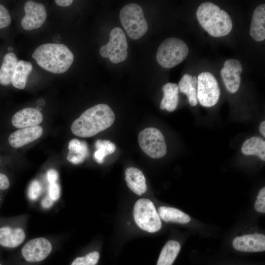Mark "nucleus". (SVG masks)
Here are the masks:
<instances>
[{
  "instance_id": "obj_20",
  "label": "nucleus",
  "mask_w": 265,
  "mask_h": 265,
  "mask_svg": "<svg viewBox=\"0 0 265 265\" xmlns=\"http://www.w3.org/2000/svg\"><path fill=\"white\" fill-rule=\"evenodd\" d=\"M197 77L185 74L180 80L178 87L181 93L185 94L191 106L197 105Z\"/></svg>"
},
{
  "instance_id": "obj_11",
  "label": "nucleus",
  "mask_w": 265,
  "mask_h": 265,
  "mask_svg": "<svg viewBox=\"0 0 265 265\" xmlns=\"http://www.w3.org/2000/svg\"><path fill=\"white\" fill-rule=\"evenodd\" d=\"M25 16L21 20L22 26L26 30L39 28L45 22L47 12L45 6L31 0L27 1L24 6Z\"/></svg>"
},
{
  "instance_id": "obj_7",
  "label": "nucleus",
  "mask_w": 265,
  "mask_h": 265,
  "mask_svg": "<svg viewBox=\"0 0 265 265\" xmlns=\"http://www.w3.org/2000/svg\"><path fill=\"white\" fill-rule=\"evenodd\" d=\"M138 140L140 148L149 157L159 159L165 155L167 148L165 139L158 129H144L139 132Z\"/></svg>"
},
{
  "instance_id": "obj_25",
  "label": "nucleus",
  "mask_w": 265,
  "mask_h": 265,
  "mask_svg": "<svg viewBox=\"0 0 265 265\" xmlns=\"http://www.w3.org/2000/svg\"><path fill=\"white\" fill-rule=\"evenodd\" d=\"M181 249L180 244L171 240L163 246L159 257L157 265H172Z\"/></svg>"
},
{
  "instance_id": "obj_38",
  "label": "nucleus",
  "mask_w": 265,
  "mask_h": 265,
  "mask_svg": "<svg viewBox=\"0 0 265 265\" xmlns=\"http://www.w3.org/2000/svg\"><path fill=\"white\" fill-rule=\"evenodd\" d=\"M0 265H1V264L0 263Z\"/></svg>"
},
{
  "instance_id": "obj_33",
  "label": "nucleus",
  "mask_w": 265,
  "mask_h": 265,
  "mask_svg": "<svg viewBox=\"0 0 265 265\" xmlns=\"http://www.w3.org/2000/svg\"><path fill=\"white\" fill-rule=\"evenodd\" d=\"M9 178L5 174L0 172V190H7L10 186Z\"/></svg>"
},
{
  "instance_id": "obj_14",
  "label": "nucleus",
  "mask_w": 265,
  "mask_h": 265,
  "mask_svg": "<svg viewBox=\"0 0 265 265\" xmlns=\"http://www.w3.org/2000/svg\"><path fill=\"white\" fill-rule=\"evenodd\" d=\"M43 132L42 127L39 125L22 128L10 134L8 142L12 147L20 148L38 139Z\"/></svg>"
},
{
  "instance_id": "obj_34",
  "label": "nucleus",
  "mask_w": 265,
  "mask_h": 265,
  "mask_svg": "<svg viewBox=\"0 0 265 265\" xmlns=\"http://www.w3.org/2000/svg\"><path fill=\"white\" fill-rule=\"evenodd\" d=\"M47 177L50 184L56 183L58 179V173L54 169H50L47 172Z\"/></svg>"
},
{
  "instance_id": "obj_22",
  "label": "nucleus",
  "mask_w": 265,
  "mask_h": 265,
  "mask_svg": "<svg viewBox=\"0 0 265 265\" xmlns=\"http://www.w3.org/2000/svg\"><path fill=\"white\" fill-rule=\"evenodd\" d=\"M32 69L30 62L22 60L18 61L11 80L12 85L18 89H24Z\"/></svg>"
},
{
  "instance_id": "obj_1",
  "label": "nucleus",
  "mask_w": 265,
  "mask_h": 265,
  "mask_svg": "<svg viewBox=\"0 0 265 265\" xmlns=\"http://www.w3.org/2000/svg\"><path fill=\"white\" fill-rule=\"evenodd\" d=\"M115 116L106 104L96 105L84 111L72 123V133L82 137L93 136L107 129L114 123Z\"/></svg>"
},
{
  "instance_id": "obj_17",
  "label": "nucleus",
  "mask_w": 265,
  "mask_h": 265,
  "mask_svg": "<svg viewBox=\"0 0 265 265\" xmlns=\"http://www.w3.org/2000/svg\"><path fill=\"white\" fill-rule=\"evenodd\" d=\"M251 37L256 41L265 39V4L258 6L254 10L250 28Z\"/></svg>"
},
{
  "instance_id": "obj_5",
  "label": "nucleus",
  "mask_w": 265,
  "mask_h": 265,
  "mask_svg": "<svg viewBox=\"0 0 265 265\" xmlns=\"http://www.w3.org/2000/svg\"><path fill=\"white\" fill-rule=\"evenodd\" d=\"M188 48L184 41L171 37L163 41L159 47L156 54L158 63L162 67H174L184 61L188 53Z\"/></svg>"
},
{
  "instance_id": "obj_35",
  "label": "nucleus",
  "mask_w": 265,
  "mask_h": 265,
  "mask_svg": "<svg viewBox=\"0 0 265 265\" xmlns=\"http://www.w3.org/2000/svg\"><path fill=\"white\" fill-rule=\"evenodd\" d=\"M53 202V201L50 198V197L48 196L42 200L41 205L44 208H49L52 206Z\"/></svg>"
},
{
  "instance_id": "obj_24",
  "label": "nucleus",
  "mask_w": 265,
  "mask_h": 265,
  "mask_svg": "<svg viewBox=\"0 0 265 265\" xmlns=\"http://www.w3.org/2000/svg\"><path fill=\"white\" fill-rule=\"evenodd\" d=\"M17 62V58L14 53L9 52L5 55L0 69V84L7 85L11 83Z\"/></svg>"
},
{
  "instance_id": "obj_29",
  "label": "nucleus",
  "mask_w": 265,
  "mask_h": 265,
  "mask_svg": "<svg viewBox=\"0 0 265 265\" xmlns=\"http://www.w3.org/2000/svg\"><path fill=\"white\" fill-rule=\"evenodd\" d=\"M42 192V186L40 183L36 180L33 181L29 185L28 195L31 200H36Z\"/></svg>"
},
{
  "instance_id": "obj_36",
  "label": "nucleus",
  "mask_w": 265,
  "mask_h": 265,
  "mask_svg": "<svg viewBox=\"0 0 265 265\" xmlns=\"http://www.w3.org/2000/svg\"><path fill=\"white\" fill-rule=\"evenodd\" d=\"M55 3L59 6H68L72 4V0H55Z\"/></svg>"
},
{
  "instance_id": "obj_9",
  "label": "nucleus",
  "mask_w": 265,
  "mask_h": 265,
  "mask_svg": "<svg viewBox=\"0 0 265 265\" xmlns=\"http://www.w3.org/2000/svg\"><path fill=\"white\" fill-rule=\"evenodd\" d=\"M220 90L214 76L210 72L200 74L197 77V97L205 107L214 106L218 101Z\"/></svg>"
},
{
  "instance_id": "obj_3",
  "label": "nucleus",
  "mask_w": 265,
  "mask_h": 265,
  "mask_svg": "<svg viewBox=\"0 0 265 265\" xmlns=\"http://www.w3.org/2000/svg\"><path fill=\"white\" fill-rule=\"evenodd\" d=\"M196 16L200 26L212 36H226L232 29V21L229 14L212 2L201 4L197 8Z\"/></svg>"
},
{
  "instance_id": "obj_32",
  "label": "nucleus",
  "mask_w": 265,
  "mask_h": 265,
  "mask_svg": "<svg viewBox=\"0 0 265 265\" xmlns=\"http://www.w3.org/2000/svg\"><path fill=\"white\" fill-rule=\"evenodd\" d=\"M60 195V188L59 185L56 182L50 184L49 188V196L53 201L58 199Z\"/></svg>"
},
{
  "instance_id": "obj_37",
  "label": "nucleus",
  "mask_w": 265,
  "mask_h": 265,
  "mask_svg": "<svg viewBox=\"0 0 265 265\" xmlns=\"http://www.w3.org/2000/svg\"><path fill=\"white\" fill-rule=\"evenodd\" d=\"M259 130L261 133L264 137H265V121H263L260 124L259 126Z\"/></svg>"
},
{
  "instance_id": "obj_30",
  "label": "nucleus",
  "mask_w": 265,
  "mask_h": 265,
  "mask_svg": "<svg viewBox=\"0 0 265 265\" xmlns=\"http://www.w3.org/2000/svg\"><path fill=\"white\" fill-rule=\"evenodd\" d=\"M254 207L255 210L259 212H265V187H264L259 191L257 199L255 201Z\"/></svg>"
},
{
  "instance_id": "obj_27",
  "label": "nucleus",
  "mask_w": 265,
  "mask_h": 265,
  "mask_svg": "<svg viewBox=\"0 0 265 265\" xmlns=\"http://www.w3.org/2000/svg\"><path fill=\"white\" fill-rule=\"evenodd\" d=\"M97 149L94 153L95 159L99 163H102L104 158L108 155L112 154L116 149L115 144L109 140L98 139L95 143Z\"/></svg>"
},
{
  "instance_id": "obj_4",
  "label": "nucleus",
  "mask_w": 265,
  "mask_h": 265,
  "mask_svg": "<svg viewBox=\"0 0 265 265\" xmlns=\"http://www.w3.org/2000/svg\"><path fill=\"white\" fill-rule=\"evenodd\" d=\"M119 18L128 35L132 39H138L147 31L148 26L140 6L131 3L120 10Z\"/></svg>"
},
{
  "instance_id": "obj_15",
  "label": "nucleus",
  "mask_w": 265,
  "mask_h": 265,
  "mask_svg": "<svg viewBox=\"0 0 265 265\" xmlns=\"http://www.w3.org/2000/svg\"><path fill=\"white\" fill-rule=\"evenodd\" d=\"M43 121V115L37 109L27 107L15 113L12 118V124L17 128L38 126Z\"/></svg>"
},
{
  "instance_id": "obj_10",
  "label": "nucleus",
  "mask_w": 265,
  "mask_h": 265,
  "mask_svg": "<svg viewBox=\"0 0 265 265\" xmlns=\"http://www.w3.org/2000/svg\"><path fill=\"white\" fill-rule=\"evenodd\" d=\"M53 249L51 242L44 238H37L28 241L22 248V254L29 262H38L45 259Z\"/></svg>"
},
{
  "instance_id": "obj_18",
  "label": "nucleus",
  "mask_w": 265,
  "mask_h": 265,
  "mask_svg": "<svg viewBox=\"0 0 265 265\" xmlns=\"http://www.w3.org/2000/svg\"><path fill=\"white\" fill-rule=\"evenodd\" d=\"M125 180L129 188L138 195H141L147 190L145 176L139 169L130 167L125 171Z\"/></svg>"
},
{
  "instance_id": "obj_19",
  "label": "nucleus",
  "mask_w": 265,
  "mask_h": 265,
  "mask_svg": "<svg viewBox=\"0 0 265 265\" xmlns=\"http://www.w3.org/2000/svg\"><path fill=\"white\" fill-rule=\"evenodd\" d=\"M163 97L162 99L160 108L161 110L166 109L169 112L174 111L179 102L178 85L176 83L168 82L162 87Z\"/></svg>"
},
{
  "instance_id": "obj_26",
  "label": "nucleus",
  "mask_w": 265,
  "mask_h": 265,
  "mask_svg": "<svg viewBox=\"0 0 265 265\" xmlns=\"http://www.w3.org/2000/svg\"><path fill=\"white\" fill-rule=\"evenodd\" d=\"M160 218L165 222H174L180 223L189 222L191 218L187 214L174 208L160 207L158 210Z\"/></svg>"
},
{
  "instance_id": "obj_21",
  "label": "nucleus",
  "mask_w": 265,
  "mask_h": 265,
  "mask_svg": "<svg viewBox=\"0 0 265 265\" xmlns=\"http://www.w3.org/2000/svg\"><path fill=\"white\" fill-rule=\"evenodd\" d=\"M67 160L75 164L82 163L89 155L88 148L85 141L72 139L68 145Z\"/></svg>"
},
{
  "instance_id": "obj_13",
  "label": "nucleus",
  "mask_w": 265,
  "mask_h": 265,
  "mask_svg": "<svg viewBox=\"0 0 265 265\" xmlns=\"http://www.w3.org/2000/svg\"><path fill=\"white\" fill-rule=\"evenodd\" d=\"M237 250L245 252H263L265 250V236L252 234L235 238L232 243Z\"/></svg>"
},
{
  "instance_id": "obj_28",
  "label": "nucleus",
  "mask_w": 265,
  "mask_h": 265,
  "mask_svg": "<svg viewBox=\"0 0 265 265\" xmlns=\"http://www.w3.org/2000/svg\"><path fill=\"white\" fill-rule=\"evenodd\" d=\"M99 258L100 254L98 252H91L84 257L76 258L71 265H96Z\"/></svg>"
},
{
  "instance_id": "obj_16",
  "label": "nucleus",
  "mask_w": 265,
  "mask_h": 265,
  "mask_svg": "<svg viewBox=\"0 0 265 265\" xmlns=\"http://www.w3.org/2000/svg\"><path fill=\"white\" fill-rule=\"evenodd\" d=\"M24 230L9 225L0 226V246L8 248L18 247L25 240Z\"/></svg>"
},
{
  "instance_id": "obj_23",
  "label": "nucleus",
  "mask_w": 265,
  "mask_h": 265,
  "mask_svg": "<svg viewBox=\"0 0 265 265\" xmlns=\"http://www.w3.org/2000/svg\"><path fill=\"white\" fill-rule=\"evenodd\" d=\"M241 152L245 155L257 156L261 160L265 161V141L260 137H251L243 143Z\"/></svg>"
},
{
  "instance_id": "obj_12",
  "label": "nucleus",
  "mask_w": 265,
  "mask_h": 265,
  "mask_svg": "<svg viewBox=\"0 0 265 265\" xmlns=\"http://www.w3.org/2000/svg\"><path fill=\"white\" fill-rule=\"evenodd\" d=\"M242 71V66L238 60L229 59L225 61L220 73L225 86L230 93H235L238 90Z\"/></svg>"
},
{
  "instance_id": "obj_2",
  "label": "nucleus",
  "mask_w": 265,
  "mask_h": 265,
  "mask_svg": "<svg viewBox=\"0 0 265 265\" xmlns=\"http://www.w3.org/2000/svg\"><path fill=\"white\" fill-rule=\"evenodd\" d=\"M32 56L41 68L57 74L66 72L74 61L73 53L62 44H42L34 51Z\"/></svg>"
},
{
  "instance_id": "obj_31",
  "label": "nucleus",
  "mask_w": 265,
  "mask_h": 265,
  "mask_svg": "<svg viewBox=\"0 0 265 265\" xmlns=\"http://www.w3.org/2000/svg\"><path fill=\"white\" fill-rule=\"evenodd\" d=\"M11 23V18L8 11L0 4V28L7 26Z\"/></svg>"
},
{
  "instance_id": "obj_8",
  "label": "nucleus",
  "mask_w": 265,
  "mask_h": 265,
  "mask_svg": "<svg viewBox=\"0 0 265 265\" xmlns=\"http://www.w3.org/2000/svg\"><path fill=\"white\" fill-rule=\"evenodd\" d=\"M128 43L124 31L118 27L113 28L110 33L108 42L100 50L102 57L109 58L113 63L126 60L128 55Z\"/></svg>"
},
{
  "instance_id": "obj_6",
  "label": "nucleus",
  "mask_w": 265,
  "mask_h": 265,
  "mask_svg": "<svg viewBox=\"0 0 265 265\" xmlns=\"http://www.w3.org/2000/svg\"><path fill=\"white\" fill-rule=\"evenodd\" d=\"M133 217L137 226L150 233L159 231L161 222L153 203L149 199L141 198L134 206Z\"/></svg>"
}]
</instances>
